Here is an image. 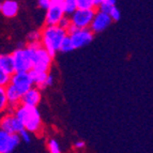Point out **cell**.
<instances>
[{
    "label": "cell",
    "instance_id": "obj_1",
    "mask_svg": "<svg viewBox=\"0 0 153 153\" xmlns=\"http://www.w3.org/2000/svg\"><path fill=\"white\" fill-rule=\"evenodd\" d=\"M13 114L24 125V128L30 133H38L42 128L41 116L36 106L19 104L13 109Z\"/></svg>",
    "mask_w": 153,
    "mask_h": 153
},
{
    "label": "cell",
    "instance_id": "obj_2",
    "mask_svg": "<svg viewBox=\"0 0 153 153\" xmlns=\"http://www.w3.org/2000/svg\"><path fill=\"white\" fill-rule=\"evenodd\" d=\"M66 36V30L59 27L58 25L46 26L41 31V45L48 51L53 58L56 56L57 51H59V46L62 39Z\"/></svg>",
    "mask_w": 153,
    "mask_h": 153
},
{
    "label": "cell",
    "instance_id": "obj_3",
    "mask_svg": "<svg viewBox=\"0 0 153 153\" xmlns=\"http://www.w3.org/2000/svg\"><path fill=\"white\" fill-rule=\"evenodd\" d=\"M27 47L30 51L32 59V70L41 72H48L51 69L53 57L41 45V42H29Z\"/></svg>",
    "mask_w": 153,
    "mask_h": 153
},
{
    "label": "cell",
    "instance_id": "obj_4",
    "mask_svg": "<svg viewBox=\"0 0 153 153\" xmlns=\"http://www.w3.org/2000/svg\"><path fill=\"white\" fill-rule=\"evenodd\" d=\"M66 34L71 39L74 48H82L89 45L93 40V32L90 28H77L72 24L66 29Z\"/></svg>",
    "mask_w": 153,
    "mask_h": 153
},
{
    "label": "cell",
    "instance_id": "obj_5",
    "mask_svg": "<svg viewBox=\"0 0 153 153\" xmlns=\"http://www.w3.org/2000/svg\"><path fill=\"white\" fill-rule=\"evenodd\" d=\"M14 61L15 72H29L32 69V59L29 48L26 47H17V49L11 54Z\"/></svg>",
    "mask_w": 153,
    "mask_h": 153
},
{
    "label": "cell",
    "instance_id": "obj_6",
    "mask_svg": "<svg viewBox=\"0 0 153 153\" xmlns=\"http://www.w3.org/2000/svg\"><path fill=\"white\" fill-rule=\"evenodd\" d=\"M95 11L94 8L92 9H76L72 13L71 24L77 28H89L90 24L92 22V18L94 16Z\"/></svg>",
    "mask_w": 153,
    "mask_h": 153
},
{
    "label": "cell",
    "instance_id": "obj_7",
    "mask_svg": "<svg viewBox=\"0 0 153 153\" xmlns=\"http://www.w3.org/2000/svg\"><path fill=\"white\" fill-rule=\"evenodd\" d=\"M10 84L21 92L22 95L33 86L29 72H14L10 77Z\"/></svg>",
    "mask_w": 153,
    "mask_h": 153
},
{
    "label": "cell",
    "instance_id": "obj_8",
    "mask_svg": "<svg viewBox=\"0 0 153 153\" xmlns=\"http://www.w3.org/2000/svg\"><path fill=\"white\" fill-rule=\"evenodd\" d=\"M21 143L18 134H10L0 128V153H11Z\"/></svg>",
    "mask_w": 153,
    "mask_h": 153
},
{
    "label": "cell",
    "instance_id": "obj_9",
    "mask_svg": "<svg viewBox=\"0 0 153 153\" xmlns=\"http://www.w3.org/2000/svg\"><path fill=\"white\" fill-rule=\"evenodd\" d=\"M0 128L10 134H18L24 128V125L13 112H8L0 118Z\"/></svg>",
    "mask_w": 153,
    "mask_h": 153
},
{
    "label": "cell",
    "instance_id": "obj_10",
    "mask_svg": "<svg viewBox=\"0 0 153 153\" xmlns=\"http://www.w3.org/2000/svg\"><path fill=\"white\" fill-rule=\"evenodd\" d=\"M112 23V19L107 13H104L102 11L95 12L94 16L92 18V22L90 24V30L93 33H100L103 32L104 30L109 27Z\"/></svg>",
    "mask_w": 153,
    "mask_h": 153
},
{
    "label": "cell",
    "instance_id": "obj_11",
    "mask_svg": "<svg viewBox=\"0 0 153 153\" xmlns=\"http://www.w3.org/2000/svg\"><path fill=\"white\" fill-rule=\"evenodd\" d=\"M46 10H47L45 15L46 26L57 25L62 16L65 15L63 8H62V3H51Z\"/></svg>",
    "mask_w": 153,
    "mask_h": 153
},
{
    "label": "cell",
    "instance_id": "obj_12",
    "mask_svg": "<svg viewBox=\"0 0 153 153\" xmlns=\"http://www.w3.org/2000/svg\"><path fill=\"white\" fill-rule=\"evenodd\" d=\"M5 94H7V99H8V112H13V109L21 103L22 99V93L16 89L12 84H9L5 86Z\"/></svg>",
    "mask_w": 153,
    "mask_h": 153
},
{
    "label": "cell",
    "instance_id": "obj_13",
    "mask_svg": "<svg viewBox=\"0 0 153 153\" xmlns=\"http://www.w3.org/2000/svg\"><path fill=\"white\" fill-rule=\"evenodd\" d=\"M41 101V92L38 87H32L22 95L21 104L28 105V106H38Z\"/></svg>",
    "mask_w": 153,
    "mask_h": 153
},
{
    "label": "cell",
    "instance_id": "obj_14",
    "mask_svg": "<svg viewBox=\"0 0 153 153\" xmlns=\"http://www.w3.org/2000/svg\"><path fill=\"white\" fill-rule=\"evenodd\" d=\"M18 9H19V5H18L17 1H15V0H5V1L1 2L0 11L5 17L12 18L16 16V14L18 13Z\"/></svg>",
    "mask_w": 153,
    "mask_h": 153
},
{
    "label": "cell",
    "instance_id": "obj_15",
    "mask_svg": "<svg viewBox=\"0 0 153 153\" xmlns=\"http://www.w3.org/2000/svg\"><path fill=\"white\" fill-rule=\"evenodd\" d=\"M0 68L8 73L9 75H12L15 72V68H14V61H13L12 55H0Z\"/></svg>",
    "mask_w": 153,
    "mask_h": 153
},
{
    "label": "cell",
    "instance_id": "obj_16",
    "mask_svg": "<svg viewBox=\"0 0 153 153\" xmlns=\"http://www.w3.org/2000/svg\"><path fill=\"white\" fill-rule=\"evenodd\" d=\"M29 74L32 79L33 86H36L38 88H43V85L45 82V79L48 75V72H41V71H36V70L31 69L29 71Z\"/></svg>",
    "mask_w": 153,
    "mask_h": 153
},
{
    "label": "cell",
    "instance_id": "obj_17",
    "mask_svg": "<svg viewBox=\"0 0 153 153\" xmlns=\"http://www.w3.org/2000/svg\"><path fill=\"white\" fill-rule=\"evenodd\" d=\"M74 46L72 44V41L70 36L66 34L63 39H62L61 43H60V46H59V51L61 53H70V51H74Z\"/></svg>",
    "mask_w": 153,
    "mask_h": 153
},
{
    "label": "cell",
    "instance_id": "obj_18",
    "mask_svg": "<svg viewBox=\"0 0 153 153\" xmlns=\"http://www.w3.org/2000/svg\"><path fill=\"white\" fill-rule=\"evenodd\" d=\"M62 8H63L64 14L70 16L77 9L76 0H63L62 1Z\"/></svg>",
    "mask_w": 153,
    "mask_h": 153
},
{
    "label": "cell",
    "instance_id": "obj_19",
    "mask_svg": "<svg viewBox=\"0 0 153 153\" xmlns=\"http://www.w3.org/2000/svg\"><path fill=\"white\" fill-rule=\"evenodd\" d=\"M8 106L9 103L8 99H7V94H5V87L0 86V115L7 111Z\"/></svg>",
    "mask_w": 153,
    "mask_h": 153
},
{
    "label": "cell",
    "instance_id": "obj_20",
    "mask_svg": "<svg viewBox=\"0 0 153 153\" xmlns=\"http://www.w3.org/2000/svg\"><path fill=\"white\" fill-rule=\"evenodd\" d=\"M47 148H48L49 152L51 153H60L61 152V149H60V145L59 143L54 139V138H51L48 140V143H47Z\"/></svg>",
    "mask_w": 153,
    "mask_h": 153
},
{
    "label": "cell",
    "instance_id": "obj_21",
    "mask_svg": "<svg viewBox=\"0 0 153 153\" xmlns=\"http://www.w3.org/2000/svg\"><path fill=\"white\" fill-rule=\"evenodd\" d=\"M77 9H92L93 7V0H76Z\"/></svg>",
    "mask_w": 153,
    "mask_h": 153
},
{
    "label": "cell",
    "instance_id": "obj_22",
    "mask_svg": "<svg viewBox=\"0 0 153 153\" xmlns=\"http://www.w3.org/2000/svg\"><path fill=\"white\" fill-rule=\"evenodd\" d=\"M10 77H11V75H9L8 73H5V72L0 68V86L5 87L7 85L10 84Z\"/></svg>",
    "mask_w": 153,
    "mask_h": 153
},
{
    "label": "cell",
    "instance_id": "obj_23",
    "mask_svg": "<svg viewBox=\"0 0 153 153\" xmlns=\"http://www.w3.org/2000/svg\"><path fill=\"white\" fill-rule=\"evenodd\" d=\"M57 25H58L59 27H61L62 29H64V30H66V29L71 26V19H70L69 15H63V16H62L61 19L58 22V24H57Z\"/></svg>",
    "mask_w": 153,
    "mask_h": 153
},
{
    "label": "cell",
    "instance_id": "obj_24",
    "mask_svg": "<svg viewBox=\"0 0 153 153\" xmlns=\"http://www.w3.org/2000/svg\"><path fill=\"white\" fill-rule=\"evenodd\" d=\"M18 136H19V139L23 140L24 143H29L31 141V136H30V132L27 131L26 128H23L21 132L18 133Z\"/></svg>",
    "mask_w": 153,
    "mask_h": 153
},
{
    "label": "cell",
    "instance_id": "obj_25",
    "mask_svg": "<svg viewBox=\"0 0 153 153\" xmlns=\"http://www.w3.org/2000/svg\"><path fill=\"white\" fill-rule=\"evenodd\" d=\"M108 15L110 16L112 22H118L121 17V13H120V11L116 8V5H114L111 8V10L109 11V13H108Z\"/></svg>",
    "mask_w": 153,
    "mask_h": 153
},
{
    "label": "cell",
    "instance_id": "obj_26",
    "mask_svg": "<svg viewBox=\"0 0 153 153\" xmlns=\"http://www.w3.org/2000/svg\"><path fill=\"white\" fill-rule=\"evenodd\" d=\"M27 39H28L29 42H36V41H40V39H41V32L40 31H31V32L28 33V36H27Z\"/></svg>",
    "mask_w": 153,
    "mask_h": 153
},
{
    "label": "cell",
    "instance_id": "obj_27",
    "mask_svg": "<svg viewBox=\"0 0 153 153\" xmlns=\"http://www.w3.org/2000/svg\"><path fill=\"white\" fill-rule=\"evenodd\" d=\"M115 4H111V3H109V2H106V1H103L101 4L97 7L99 8V11H102V12H104V13H109V11L111 10V8L114 7Z\"/></svg>",
    "mask_w": 153,
    "mask_h": 153
},
{
    "label": "cell",
    "instance_id": "obj_28",
    "mask_svg": "<svg viewBox=\"0 0 153 153\" xmlns=\"http://www.w3.org/2000/svg\"><path fill=\"white\" fill-rule=\"evenodd\" d=\"M51 2H53V0H38L39 5L42 9H44V10H46V9L48 8L49 5L51 4Z\"/></svg>",
    "mask_w": 153,
    "mask_h": 153
},
{
    "label": "cell",
    "instance_id": "obj_29",
    "mask_svg": "<svg viewBox=\"0 0 153 153\" xmlns=\"http://www.w3.org/2000/svg\"><path fill=\"white\" fill-rule=\"evenodd\" d=\"M53 84H54V77L51 76V74H48L47 75V77H46V79H45V82H44V85H43V88L53 86Z\"/></svg>",
    "mask_w": 153,
    "mask_h": 153
},
{
    "label": "cell",
    "instance_id": "obj_30",
    "mask_svg": "<svg viewBox=\"0 0 153 153\" xmlns=\"http://www.w3.org/2000/svg\"><path fill=\"white\" fill-rule=\"evenodd\" d=\"M85 147H86V143H85V141H82V140H78L74 143V148L77 149V150H82V149H84Z\"/></svg>",
    "mask_w": 153,
    "mask_h": 153
},
{
    "label": "cell",
    "instance_id": "obj_31",
    "mask_svg": "<svg viewBox=\"0 0 153 153\" xmlns=\"http://www.w3.org/2000/svg\"><path fill=\"white\" fill-rule=\"evenodd\" d=\"M103 1H106V2H109L111 4H116V0H103Z\"/></svg>",
    "mask_w": 153,
    "mask_h": 153
},
{
    "label": "cell",
    "instance_id": "obj_32",
    "mask_svg": "<svg viewBox=\"0 0 153 153\" xmlns=\"http://www.w3.org/2000/svg\"><path fill=\"white\" fill-rule=\"evenodd\" d=\"M0 8H1V1H0Z\"/></svg>",
    "mask_w": 153,
    "mask_h": 153
}]
</instances>
